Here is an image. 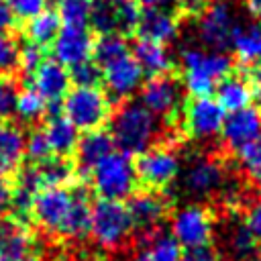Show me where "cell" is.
Wrapping results in <instances>:
<instances>
[{
    "label": "cell",
    "instance_id": "6da1fadb",
    "mask_svg": "<svg viewBox=\"0 0 261 261\" xmlns=\"http://www.w3.org/2000/svg\"><path fill=\"white\" fill-rule=\"evenodd\" d=\"M179 63L184 69V88L192 98L210 96L232 69V59L224 51H204L200 47H184Z\"/></svg>",
    "mask_w": 261,
    "mask_h": 261
},
{
    "label": "cell",
    "instance_id": "7a4b0ae2",
    "mask_svg": "<svg viewBox=\"0 0 261 261\" xmlns=\"http://www.w3.org/2000/svg\"><path fill=\"white\" fill-rule=\"evenodd\" d=\"M157 116L141 102L126 100L112 116V141L124 155H139L151 147L157 137Z\"/></svg>",
    "mask_w": 261,
    "mask_h": 261
},
{
    "label": "cell",
    "instance_id": "3957f363",
    "mask_svg": "<svg viewBox=\"0 0 261 261\" xmlns=\"http://www.w3.org/2000/svg\"><path fill=\"white\" fill-rule=\"evenodd\" d=\"M61 114L77 128V130H96L102 128L110 114L112 104L104 90L98 86H75L61 100Z\"/></svg>",
    "mask_w": 261,
    "mask_h": 261
},
{
    "label": "cell",
    "instance_id": "277c9868",
    "mask_svg": "<svg viewBox=\"0 0 261 261\" xmlns=\"http://www.w3.org/2000/svg\"><path fill=\"white\" fill-rule=\"evenodd\" d=\"M133 230L135 226L126 210V204L118 200L98 198L90 206V234L98 247L108 251L120 249L128 241Z\"/></svg>",
    "mask_w": 261,
    "mask_h": 261
},
{
    "label": "cell",
    "instance_id": "5b68a950",
    "mask_svg": "<svg viewBox=\"0 0 261 261\" xmlns=\"http://www.w3.org/2000/svg\"><path fill=\"white\" fill-rule=\"evenodd\" d=\"M90 179L98 198L122 202L130 194H135L137 188L135 163L128 155L114 151L90 171Z\"/></svg>",
    "mask_w": 261,
    "mask_h": 261
},
{
    "label": "cell",
    "instance_id": "8992f818",
    "mask_svg": "<svg viewBox=\"0 0 261 261\" xmlns=\"http://www.w3.org/2000/svg\"><path fill=\"white\" fill-rule=\"evenodd\" d=\"M135 173L137 181H141L149 190H161L181 173V159L171 147L155 145L139 153Z\"/></svg>",
    "mask_w": 261,
    "mask_h": 261
},
{
    "label": "cell",
    "instance_id": "52a82bcc",
    "mask_svg": "<svg viewBox=\"0 0 261 261\" xmlns=\"http://www.w3.org/2000/svg\"><path fill=\"white\" fill-rule=\"evenodd\" d=\"M237 16L230 0H210L198 14V39L212 51H224L230 45Z\"/></svg>",
    "mask_w": 261,
    "mask_h": 261
},
{
    "label": "cell",
    "instance_id": "ba28073f",
    "mask_svg": "<svg viewBox=\"0 0 261 261\" xmlns=\"http://www.w3.org/2000/svg\"><path fill=\"white\" fill-rule=\"evenodd\" d=\"M171 237L181 249H196L210 245L214 237V222L210 212L200 204H188L173 212L171 216Z\"/></svg>",
    "mask_w": 261,
    "mask_h": 261
},
{
    "label": "cell",
    "instance_id": "9c48e42d",
    "mask_svg": "<svg viewBox=\"0 0 261 261\" xmlns=\"http://www.w3.org/2000/svg\"><path fill=\"white\" fill-rule=\"evenodd\" d=\"M226 112L212 96L190 98L184 106V130L196 141H210L220 135Z\"/></svg>",
    "mask_w": 261,
    "mask_h": 261
},
{
    "label": "cell",
    "instance_id": "30bf717a",
    "mask_svg": "<svg viewBox=\"0 0 261 261\" xmlns=\"http://www.w3.org/2000/svg\"><path fill=\"white\" fill-rule=\"evenodd\" d=\"M151 114L173 118L181 106V84L169 75H153L141 86V100H139Z\"/></svg>",
    "mask_w": 261,
    "mask_h": 261
},
{
    "label": "cell",
    "instance_id": "8fae6325",
    "mask_svg": "<svg viewBox=\"0 0 261 261\" xmlns=\"http://www.w3.org/2000/svg\"><path fill=\"white\" fill-rule=\"evenodd\" d=\"M73 194L67 188H41L31 206V216L47 232H59L69 212Z\"/></svg>",
    "mask_w": 261,
    "mask_h": 261
},
{
    "label": "cell",
    "instance_id": "7c38bea8",
    "mask_svg": "<svg viewBox=\"0 0 261 261\" xmlns=\"http://www.w3.org/2000/svg\"><path fill=\"white\" fill-rule=\"evenodd\" d=\"M100 80L104 82L106 92L116 100H128L143 86V69L133 59V55H122L100 67Z\"/></svg>",
    "mask_w": 261,
    "mask_h": 261
},
{
    "label": "cell",
    "instance_id": "4fadbf2b",
    "mask_svg": "<svg viewBox=\"0 0 261 261\" xmlns=\"http://www.w3.org/2000/svg\"><path fill=\"white\" fill-rule=\"evenodd\" d=\"M94 37L86 27H61L51 43L53 61L63 67H73L82 61L92 59Z\"/></svg>",
    "mask_w": 261,
    "mask_h": 261
},
{
    "label": "cell",
    "instance_id": "5bb4252c",
    "mask_svg": "<svg viewBox=\"0 0 261 261\" xmlns=\"http://www.w3.org/2000/svg\"><path fill=\"white\" fill-rule=\"evenodd\" d=\"M226 184V173L222 165L212 157H196L188 163L181 175V186L192 196H210L222 190Z\"/></svg>",
    "mask_w": 261,
    "mask_h": 261
},
{
    "label": "cell",
    "instance_id": "9a60e30c",
    "mask_svg": "<svg viewBox=\"0 0 261 261\" xmlns=\"http://www.w3.org/2000/svg\"><path fill=\"white\" fill-rule=\"evenodd\" d=\"M220 137L222 143L230 149V151H239L245 145L261 139V120H259V112L251 106L237 110V112H228L224 116L222 128H220Z\"/></svg>",
    "mask_w": 261,
    "mask_h": 261
},
{
    "label": "cell",
    "instance_id": "2e32d148",
    "mask_svg": "<svg viewBox=\"0 0 261 261\" xmlns=\"http://www.w3.org/2000/svg\"><path fill=\"white\" fill-rule=\"evenodd\" d=\"M167 208H169V200L163 194H157L155 190L130 194L128 204H126L133 226L141 228L145 232H153L163 222Z\"/></svg>",
    "mask_w": 261,
    "mask_h": 261
},
{
    "label": "cell",
    "instance_id": "e0dca14e",
    "mask_svg": "<svg viewBox=\"0 0 261 261\" xmlns=\"http://www.w3.org/2000/svg\"><path fill=\"white\" fill-rule=\"evenodd\" d=\"M31 86L47 104H61L71 86L69 69L53 59H45L31 75Z\"/></svg>",
    "mask_w": 261,
    "mask_h": 261
},
{
    "label": "cell",
    "instance_id": "ac0fdd59",
    "mask_svg": "<svg viewBox=\"0 0 261 261\" xmlns=\"http://www.w3.org/2000/svg\"><path fill=\"white\" fill-rule=\"evenodd\" d=\"M114 151H116V147H114L112 135L108 130H104V128L88 130L86 135H82L77 139V145L73 151L77 171H82L84 175H90V171Z\"/></svg>",
    "mask_w": 261,
    "mask_h": 261
},
{
    "label": "cell",
    "instance_id": "d6986e66",
    "mask_svg": "<svg viewBox=\"0 0 261 261\" xmlns=\"http://www.w3.org/2000/svg\"><path fill=\"white\" fill-rule=\"evenodd\" d=\"M33 234L20 218L0 216V261H22L31 255Z\"/></svg>",
    "mask_w": 261,
    "mask_h": 261
},
{
    "label": "cell",
    "instance_id": "ffe728a7",
    "mask_svg": "<svg viewBox=\"0 0 261 261\" xmlns=\"http://www.w3.org/2000/svg\"><path fill=\"white\" fill-rule=\"evenodd\" d=\"M135 31H137L139 39L167 45V43H171L177 37V33H179V20H177V16L171 10L143 8L141 18H139V24H137Z\"/></svg>",
    "mask_w": 261,
    "mask_h": 261
},
{
    "label": "cell",
    "instance_id": "44dd1931",
    "mask_svg": "<svg viewBox=\"0 0 261 261\" xmlns=\"http://www.w3.org/2000/svg\"><path fill=\"white\" fill-rule=\"evenodd\" d=\"M24 159V133L18 124L0 120V177L16 173Z\"/></svg>",
    "mask_w": 261,
    "mask_h": 261
},
{
    "label": "cell",
    "instance_id": "7402d4cb",
    "mask_svg": "<svg viewBox=\"0 0 261 261\" xmlns=\"http://www.w3.org/2000/svg\"><path fill=\"white\" fill-rule=\"evenodd\" d=\"M43 133L49 141L51 153L55 157H67L75 151L77 139H80V130L61 114H47V122L43 126Z\"/></svg>",
    "mask_w": 261,
    "mask_h": 261
},
{
    "label": "cell",
    "instance_id": "603a6c76",
    "mask_svg": "<svg viewBox=\"0 0 261 261\" xmlns=\"http://www.w3.org/2000/svg\"><path fill=\"white\" fill-rule=\"evenodd\" d=\"M133 59L139 63V67L143 69V73L153 75H163L171 71L173 65V57L167 49V45L161 43H153V41H145L139 39L133 47Z\"/></svg>",
    "mask_w": 261,
    "mask_h": 261
},
{
    "label": "cell",
    "instance_id": "cb8c5ba5",
    "mask_svg": "<svg viewBox=\"0 0 261 261\" xmlns=\"http://www.w3.org/2000/svg\"><path fill=\"white\" fill-rule=\"evenodd\" d=\"M216 102L224 112H237L247 106H251L253 100V88L249 82L241 75H226L216 86Z\"/></svg>",
    "mask_w": 261,
    "mask_h": 261
},
{
    "label": "cell",
    "instance_id": "d4e9b609",
    "mask_svg": "<svg viewBox=\"0 0 261 261\" xmlns=\"http://www.w3.org/2000/svg\"><path fill=\"white\" fill-rule=\"evenodd\" d=\"M232 51L243 65H261V27H234Z\"/></svg>",
    "mask_w": 261,
    "mask_h": 261
},
{
    "label": "cell",
    "instance_id": "484cf974",
    "mask_svg": "<svg viewBox=\"0 0 261 261\" xmlns=\"http://www.w3.org/2000/svg\"><path fill=\"white\" fill-rule=\"evenodd\" d=\"M59 234L71 241H84L90 234V204L84 194H73L69 212L63 220Z\"/></svg>",
    "mask_w": 261,
    "mask_h": 261
},
{
    "label": "cell",
    "instance_id": "4316f807",
    "mask_svg": "<svg viewBox=\"0 0 261 261\" xmlns=\"http://www.w3.org/2000/svg\"><path fill=\"white\" fill-rule=\"evenodd\" d=\"M59 29H61V20H59L57 12L45 8L43 12H39L31 20H27L24 35H27V41H31L39 47H47L53 43Z\"/></svg>",
    "mask_w": 261,
    "mask_h": 261
},
{
    "label": "cell",
    "instance_id": "83f0119b",
    "mask_svg": "<svg viewBox=\"0 0 261 261\" xmlns=\"http://www.w3.org/2000/svg\"><path fill=\"white\" fill-rule=\"evenodd\" d=\"M43 188H65L73 177V167L65 157H47L41 163H35Z\"/></svg>",
    "mask_w": 261,
    "mask_h": 261
},
{
    "label": "cell",
    "instance_id": "f1b7e54d",
    "mask_svg": "<svg viewBox=\"0 0 261 261\" xmlns=\"http://www.w3.org/2000/svg\"><path fill=\"white\" fill-rule=\"evenodd\" d=\"M128 43L120 33H110V35H100L98 39H94V51L92 57L94 61L102 67L122 55H128Z\"/></svg>",
    "mask_w": 261,
    "mask_h": 261
},
{
    "label": "cell",
    "instance_id": "f546056e",
    "mask_svg": "<svg viewBox=\"0 0 261 261\" xmlns=\"http://www.w3.org/2000/svg\"><path fill=\"white\" fill-rule=\"evenodd\" d=\"M147 255L151 261H181V247L169 232L153 230L147 239Z\"/></svg>",
    "mask_w": 261,
    "mask_h": 261
},
{
    "label": "cell",
    "instance_id": "4dcf8cb0",
    "mask_svg": "<svg viewBox=\"0 0 261 261\" xmlns=\"http://www.w3.org/2000/svg\"><path fill=\"white\" fill-rule=\"evenodd\" d=\"M94 0H57V16L63 27H86Z\"/></svg>",
    "mask_w": 261,
    "mask_h": 261
},
{
    "label": "cell",
    "instance_id": "1f68e13d",
    "mask_svg": "<svg viewBox=\"0 0 261 261\" xmlns=\"http://www.w3.org/2000/svg\"><path fill=\"white\" fill-rule=\"evenodd\" d=\"M45 112H47V102L33 88H27V90H22V92L16 94L14 114L22 122H35L41 116H45Z\"/></svg>",
    "mask_w": 261,
    "mask_h": 261
},
{
    "label": "cell",
    "instance_id": "d6a6232c",
    "mask_svg": "<svg viewBox=\"0 0 261 261\" xmlns=\"http://www.w3.org/2000/svg\"><path fill=\"white\" fill-rule=\"evenodd\" d=\"M20 67V45L10 35H0V77H10Z\"/></svg>",
    "mask_w": 261,
    "mask_h": 261
},
{
    "label": "cell",
    "instance_id": "836d02e7",
    "mask_svg": "<svg viewBox=\"0 0 261 261\" xmlns=\"http://www.w3.org/2000/svg\"><path fill=\"white\" fill-rule=\"evenodd\" d=\"M88 24H92V29L100 35H110V33H118L116 29V14H114V4H108V2H96L92 6V12H90V20Z\"/></svg>",
    "mask_w": 261,
    "mask_h": 261
},
{
    "label": "cell",
    "instance_id": "e575fe53",
    "mask_svg": "<svg viewBox=\"0 0 261 261\" xmlns=\"http://www.w3.org/2000/svg\"><path fill=\"white\" fill-rule=\"evenodd\" d=\"M237 153H239V163L243 165L249 179L261 188V139L245 145Z\"/></svg>",
    "mask_w": 261,
    "mask_h": 261
},
{
    "label": "cell",
    "instance_id": "d590c367",
    "mask_svg": "<svg viewBox=\"0 0 261 261\" xmlns=\"http://www.w3.org/2000/svg\"><path fill=\"white\" fill-rule=\"evenodd\" d=\"M228 247L237 259H249L257 253V243L245 224L232 226V230L228 232Z\"/></svg>",
    "mask_w": 261,
    "mask_h": 261
},
{
    "label": "cell",
    "instance_id": "8d00e7d4",
    "mask_svg": "<svg viewBox=\"0 0 261 261\" xmlns=\"http://www.w3.org/2000/svg\"><path fill=\"white\" fill-rule=\"evenodd\" d=\"M141 4L137 0H120L114 4V14H116V29L120 33H133L139 24L141 18Z\"/></svg>",
    "mask_w": 261,
    "mask_h": 261
},
{
    "label": "cell",
    "instance_id": "74e56055",
    "mask_svg": "<svg viewBox=\"0 0 261 261\" xmlns=\"http://www.w3.org/2000/svg\"><path fill=\"white\" fill-rule=\"evenodd\" d=\"M51 155L53 153L43 128H35L29 135H24V157H29L33 163H41Z\"/></svg>",
    "mask_w": 261,
    "mask_h": 261
},
{
    "label": "cell",
    "instance_id": "f35d334b",
    "mask_svg": "<svg viewBox=\"0 0 261 261\" xmlns=\"http://www.w3.org/2000/svg\"><path fill=\"white\" fill-rule=\"evenodd\" d=\"M100 65L94 61V59H88V61H82L73 67H69V80L73 86H98L100 84Z\"/></svg>",
    "mask_w": 261,
    "mask_h": 261
},
{
    "label": "cell",
    "instance_id": "ab89813d",
    "mask_svg": "<svg viewBox=\"0 0 261 261\" xmlns=\"http://www.w3.org/2000/svg\"><path fill=\"white\" fill-rule=\"evenodd\" d=\"M43 61H45L43 47L31 43V41H27V43L20 47V67H18V69H22L29 77L37 71V67H39Z\"/></svg>",
    "mask_w": 261,
    "mask_h": 261
},
{
    "label": "cell",
    "instance_id": "60d3db41",
    "mask_svg": "<svg viewBox=\"0 0 261 261\" xmlns=\"http://www.w3.org/2000/svg\"><path fill=\"white\" fill-rule=\"evenodd\" d=\"M16 20H31L47 8V0H6Z\"/></svg>",
    "mask_w": 261,
    "mask_h": 261
},
{
    "label": "cell",
    "instance_id": "b9f144b4",
    "mask_svg": "<svg viewBox=\"0 0 261 261\" xmlns=\"http://www.w3.org/2000/svg\"><path fill=\"white\" fill-rule=\"evenodd\" d=\"M16 86L10 77H0V120H6L14 114L16 104Z\"/></svg>",
    "mask_w": 261,
    "mask_h": 261
},
{
    "label": "cell",
    "instance_id": "7bdbcfd3",
    "mask_svg": "<svg viewBox=\"0 0 261 261\" xmlns=\"http://www.w3.org/2000/svg\"><path fill=\"white\" fill-rule=\"evenodd\" d=\"M245 226L251 232V237L255 239V243L261 245V196L251 202L247 216H245Z\"/></svg>",
    "mask_w": 261,
    "mask_h": 261
},
{
    "label": "cell",
    "instance_id": "ee69618b",
    "mask_svg": "<svg viewBox=\"0 0 261 261\" xmlns=\"http://www.w3.org/2000/svg\"><path fill=\"white\" fill-rule=\"evenodd\" d=\"M181 261H218L216 251L206 245V247H196V249H186L181 255Z\"/></svg>",
    "mask_w": 261,
    "mask_h": 261
},
{
    "label": "cell",
    "instance_id": "f6af8a7d",
    "mask_svg": "<svg viewBox=\"0 0 261 261\" xmlns=\"http://www.w3.org/2000/svg\"><path fill=\"white\" fill-rule=\"evenodd\" d=\"M14 22H16V18H14L8 2L6 0H0V35H8L12 31Z\"/></svg>",
    "mask_w": 261,
    "mask_h": 261
},
{
    "label": "cell",
    "instance_id": "bcb514c9",
    "mask_svg": "<svg viewBox=\"0 0 261 261\" xmlns=\"http://www.w3.org/2000/svg\"><path fill=\"white\" fill-rule=\"evenodd\" d=\"M12 208V186L0 179V216H4Z\"/></svg>",
    "mask_w": 261,
    "mask_h": 261
},
{
    "label": "cell",
    "instance_id": "7dc6e473",
    "mask_svg": "<svg viewBox=\"0 0 261 261\" xmlns=\"http://www.w3.org/2000/svg\"><path fill=\"white\" fill-rule=\"evenodd\" d=\"M141 4V8H163L169 10L175 4H179V0H137Z\"/></svg>",
    "mask_w": 261,
    "mask_h": 261
},
{
    "label": "cell",
    "instance_id": "c3c4849f",
    "mask_svg": "<svg viewBox=\"0 0 261 261\" xmlns=\"http://www.w3.org/2000/svg\"><path fill=\"white\" fill-rule=\"evenodd\" d=\"M247 6H249V12L257 18L261 14V0H247Z\"/></svg>",
    "mask_w": 261,
    "mask_h": 261
},
{
    "label": "cell",
    "instance_id": "681fc988",
    "mask_svg": "<svg viewBox=\"0 0 261 261\" xmlns=\"http://www.w3.org/2000/svg\"><path fill=\"white\" fill-rule=\"evenodd\" d=\"M130 261H151V259H149L147 251H145V249H141L139 253H135V255H133V259H130Z\"/></svg>",
    "mask_w": 261,
    "mask_h": 261
},
{
    "label": "cell",
    "instance_id": "f907efd6",
    "mask_svg": "<svg viewBox=\"0 0 261 261\" xmlns=\"http://www.w3.org/2000/svg\"><path fill=\"white\" fill-rule=\"evenodd\" d=\"M22 261H43L41 257H35V255H29V257H24Z\"/></svg>",
    "mask_w": 261,
    "mask_h": 261
},
{
    "label": "cell",
    "instance_id": "816d5d0a",
    "mask_svg": "<svg viewBox=\"0 0 261 261\" xmlns=\"http://www.w3.org/2000/svg\"><path fill=\"white\" fill-rule=\"evenodd\" d=\"M104 2H108V4H116V2H120V0H104Z\"/></svg>",
    "mask_w": 261,
    "mask_h": 261
},
{
    "label": "cell",
    "instance_id": "f5cc1de1",
    "mask_svg": "<svg viewBox=\"0 0 261 261\" xmlns=\"http://www.w3.org/2000/svg\"><path fill=\"white\" fill-rule=\"evenodd\" d=\"M253 261H261V255H257V257H255V259H253Z\"/></svg>",
    "mask_w": 261,
    "mask_h": 261
},
{
    "label": "cell",
    "instance_id": "db71d44e",
    "mask_svg": "<svg viewBox=\"0 0 261 261\" xmlns=\"http://www.w3.org/2000/svg\"><path fill=\"white\" fill-rule=\"evenodd\" d=\"M257 112H259V120H261V108H259V110H257Z\"/></svg>",
    "mask_w": 261,
    "mask_h": 261
}]
</instances>
